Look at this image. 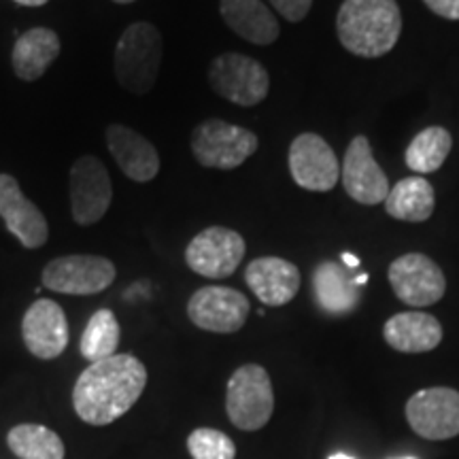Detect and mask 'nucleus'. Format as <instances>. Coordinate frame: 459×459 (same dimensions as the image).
<instances>
[{"instance_id":"nucleus-1","label":"nucleus","mask_w":459,"mask_h":459,"mask_svg":"<svg viewBox=\"0 0 459 459\" xmlns=\"http://www.w3.org/2000/svg\"><path fill=\"white\" fill-rule=\"evenodd\" d=\"M147 385V368L132 353H115L94 361L79 375L73 406L90 426H108L126 415Z\"/></svg>"},{"instance_id":"nucleus-2","label":"nucleus","mask_w":459,"mask_h":459,"mask_svg":"<svg viewBox=\"0 0 459 459\" xmlns=\"http://www.w3.org/2000/svg\"><path fill=\"white\" fill-rule=\"evenodd\" d=\"M338 41L359 57L389 54L402 34V13L395 0H344L336 15Z\"/></svg>"},{"instance_id":"nucleus-3","label":"nucleus","mask_w":459,"mask_h":459,"mask_svg":"<svg viewBox=\"0 0 459 459\" xmlns=\"http://www.w3.org/2000/svg\"><path fill=\"white\" fill-rule=\"evenodd\" d=\"M162 34L153 24L136 22L119 37L115 48V77L126 91L145 96L158 82L162 66Z\"/></svg>"},{"instance_id":"nucleus-4","label":"nucleus","mask_w":459,"mask_h":459,"mask_svg":"<svg viewBox=\"0 0 459 459\" xmlns=\"http://www.w3.org/2000/svg\"><path fill=\"white\" fill-rule=\"evenodd\" d=\"M230 421L245 432H255L271 421L274 392L268 372L257 364H245L230 377L226 394Z\"/></svg>"},{"instance_id":"nucleus-5","label":"nucleus","mask_w":459,"mask_h":459,"mask_svg":"<svg viewBox=\"0 0 459 459\" xmlns=\"http://www.w3.org/2000/svg\"><path fill=\"white\" fill-rule=\"evenodd\" d=\"M255 132L228 124L223 119H206L192 134V153L204 169L232 170L245 164L257 152Z\"/></svg>"},{"instance_id":"nucleus-6","label":"nucleus","mask_w":459,"mask_h":459,"mask_svg":"<svg viewBox=\"0 0 459 459\" xmlns=\"http://www.w3.org/2000/svg\"><path fill=\"white\" fill-rule=\"evenodd\" d=\"M209 83L217 96L238 107H255L271 91V74L262 62L243 54H221L209 68Z\"/></svg>"},{"instance_id":"nucleus-7","label":"nucleus","mask_w":459,"mask_h":459,"mask_svg":"<svg viewBox=\"0 0 459 459\" xmlns=\"http://www.w3.org/2000/svg\"><path fill=\"white\" fill-rule=\"evenodd\" d=\"M245 251V238L237 230L211 226L189 240L186 262L200 277L226 279L240 266Z\"/></svg>"},{"instance_id":"nucleus-8","label":"nucleus","mask_w":459,"mask_h":459,"mask_svg":"<svg viewBox=\"0 0 459 459\" xmlns=\"http://www.w3.org/2000/svg\"><path fill=\"white\" fill-rule=\"evenodd\" d=\"M115 274V264L102 255H65L45 266L43 285L57 294L91 296L105 291Z\"/></svg>"},{"instance_id":"nucleus-9","label":"nucleus","mask_w":459,"mask_h":459,"mask_svg":"<svg viewBox=\"0 0 459 459\" xmlns=\"http://www.w3.org/2000/svg\"><path fill=\"white\" fill-rule=\"evenodd\" d=\"M71 213L79 226H91L107 215L113 200V186L107 166L94 156H83L73 164L68 177Z\"/></svg>"},{"instance_id":"nucleus-10","label":"nucleus","mask_w":459,"mask_h":459,"mask_svg":"<svg viewBox=\"0 0 459 459\" xmlns=\"http://www.w3.org/2000/svg\"><path fill=\"white\" fill-rule=\"evenodd\" d=\"M287 162L296 186L308 192H330L341 177V164L334 149L315 132H302L291 141Z\"/></svg>"},{"instance_id":"nucleus-11","label":"nucleus","mask_w":459,"mask_h":459,"mask_svg":"<svg viewBox=\"0 0 459 459\" xmlns=\"http://www.w3.org/2000/svg\"><path fill=\"white\" fill-rule=\"evenodd\" d=\"M394 294L409 307H429L443 300L446 279L440 266L423 254H404L395 257L387 271Z\"/></svg>"},{"instance_id":"nucleus-12","label":"nucleus","mask_w":459,"mask_h":459,"mask_svg":"<svg viewBox=\"0 0 459 459\" xmlns=\"http://www.w3.org/2000/svg\"><path fill=\"white\" fill-rule=\"evenodd\" d=\"M251 304L238 290L209 285L198 290L187 302V317L200 330L232 334L245 325Z\"/></svg>"},{"instance_id":"nucleus-13","label":"nucleus","mask_w":459,"mask_h":459,"mask_svg":"<svg viewBox=\"0 0 459 459\" xmlns=\"http://www.w3.org/2000/svg\"><path fill=\"white\" fill-rule=\"evenodd\" d=\"M411 428L428 440H449L459 434V392L428 387L406 402Z\"/></svg>"},{"instance_id":"nucleus-14","label":"nucleus","mask_w":459,"mask_h":459,"mask_svg":"<svg viewBox=\"0 0 459 459\" xmlns=\"http://www.w3.org/2000/svg\"><path fill=\"white\" fill-rule=\"evenodd\" d=\"M342 187L355 203L375 206L385 203L389 194L387 175L372 156L370 141L364 134H358L349 143L342 160Z\"/></svg>"},{"instance_id":"nucleus-15","label":"nucleus","mask_w":459,"mask_h":459,"mask_svg":"<svg viewBox=\"0 0 459 459\" xmlns=\"http://www.w3.org/2000/svg\"><path fill=\"white\" fill-rule=\"evenodd\" d=\"M0 217L13 237L26 249H39L48 243L49 226L39 206L22 192L15 177L0 175Z\"/></svg>"},{"instance_id":"nucleus-16","label":"nucleus","mask_w":459,"mask_h":459,"mask_svg":"<svg viewBox=\"0 0 459 459\" xmlns=\"http://www.w3.org/2000/svg\"><path fill=\"white\" fill-rule=\"evenodd\" d=\"M26 349L39 359H56L68 344V324L62 307L48 298L30 304L22 321Z\"/></svg>"},{"instance_id":"nucleus-17","label":"nucleus","mask_w":459,"mask_h":459,"mask_svg":"<svg viewBox=\"0 0 459 459\" xmlns=\"http://www.w3.org/2000/svg\"><path fill=\"white\" fill-rule=\"evenodd\" d=\"M245 281L257 300L266 307H283L291 302L300 290L302 277L296 264L283 257H257L247 266Z\"/></svg>"},{"instance_id":"nucleus-18","label":"nucleus","mask_w":459,"mask_h":459,"mask_svg":"<svg viewBox=\"0 0 459 459\" xmlns=\"http://www.w3.org/2000/svg\"><path fill=\"white\" fill-rule=\"evenodd\" d=\"M107 145L113 160L128 179L136 183L156 179L160 172V156L156 147L139 132L122 124L108 126Z\"/></svg>"},{"instance_id":"nucleus-19","label":"nucleus","mask_w":459,"mask_h":459,"mask_svg":"<svg viewBox=\"0 0 459 459\" xmlns=\"http://www.w3.org/2000/svg\"><path fill=\"white\" fill-rule=\"evenodd\" d=\"M383 336L400 353H428L443 342V325L429 313L406 311L385 321Z\"/></svg>"},{"instance_id":"nucleus-20","label":"nucleus","mask_w":459,"mask_h":459,"mask_svg":"<svg viewBox=\"0 0 459 459\" xmlns=\"http://www.w3.org/2000/svg\"><path fill=\"white\" fill-rule=\"evenodd\" d=\"M315 300L328 315H349L359 304V285L344 264L321 262L313 273Z\"/></svg>"},{"instance_id":"nucleus-21","label":"nucleus","mask_w":459,"mask_h":459,"mask_svg":"<svg viewBox=\"0 0 459 459\" xmlns=\"http://www.w3.org/2000/svg\"><path fill=\"white\" fill-rule=\"evenodd\" d=\"M221 17L238 37L254 45H271L281 28L273 11L262 0H221Z\"/></svg>"},{"instance_id":"nucleus-22","label":"nucleus","mask_w":459,"mask_h":459,"mask_svg":"<svg viewBox=\"0 0 459 459\" xmlns=\"http://www.w3.org/2000/svg\"><path fill=\"white\" fill-rule=\"evenodd\" d=\"M60 37L49 28H32L13 48V71L22 82H37L60 54Z\"/></svg>"},{"instance_id":"nucleus-23","label":"nucleus","mask_w":459,"mask_h":459,"mask_svg":"<svg viewBox=\"0 0 459 459\" xmlns=\"http://www.w3.org/2000/svg\"><path fill=\"white\" fill-rule=\"evenodd\" d=\"M436 194L432 183L426 177H409L389 189L385 198V211L394 220L421 223L434 213Z\"/></svg>"},{"instance_id":"nucleus-24","label":"nucleus","mask_w":459,"mask_h":459,"mask_svg":"<svg viewBox=\"0 0 459 459\" xmlns=\"http://www.w3.org/2000/svg\"><path fill=\"white\" fill-rule=\"evenodd\" d=\"M453 147V136L443 126H429L415 134V139L406 147L404 160L406 166L417 175H429L436 172L449 158Z\"/></svg>"},{"instance_id":"nucleus-25","label":"nucleus","mask_w":459,"mask_h":459,"mask_svg":"<svg viewBox=\"0 0 459 459\" xmlns=\"http://www.w3.org/2000/svg\"><path fill=\"white\" fill-rule=\"evenodd\" d=\"M7 443L9 449L22 459H65V443L60 436L37 423L15 426L7 436Z\"/></svg>"},{"instance_id":"nucleus-26","label":"nucleus","mask_w":459,"mask_h":459,"mask_svg":"<svg viewBox=\"0 0 459 459\" xmlns=\"http://www.w3.org/2000/svg\"><path fill=\"white\" fill-rule=\"evenodd\" d=\"M119 344V324L113 311L100 308L91 315L88 325L82 334V355L88 361H100L117 353Z\"/></svg>"},{"instance_id":"nucleus-27","label":"nucleus","mask_w":459,"mask_h":459,"mask_svg":"<svg viewBox=\"0 0 459 459\" xmlns=\"http://www.w3.org/2000/svg\"><path fill=\"white\" fill-rule=\"evenodd\" d=\"M187 449L194 459H234L237 457V446H234L230 436L220 429L200 428L194 429L187 438Z\"/></svg>"},{"instance_id":"nucleus-28","label":"nucleus","mask_w":459,"mask_h":459,"mask_svg":"<svg viewBox=\"0 0 459 459\" xmlns=\"http://www.w3.org/2000/svg\"><path fill=\"white\" fill-rule=\"evenodd\" d=\"M271 3L290 22H302L313 7V0H271Z\"/></svg>"},{"instance_id":"nucleus-29","label":"nucleus","mask_w":459,"mask_h":459,"mask_svg":"<svg viewBox=\"0 0 459 459\" xmlns=\"http://www.w3.org/2000/svg\"><path fill=\"white\" fill-rule=\"evenodd\" d=\"M423 3L445 20H459V0H423Z\"/></svg>"},{"instance_id":"nucleus-30","label":"nucleus","mask_w":459,"mask_h":459,"mask_svg":"<svg viewBox=\"0 0 459 459\" xmlns=\"http://www.w3.org/2000/svg\"><path fill=\"white\" fill-rule=\"evenodd\" d=\"M342 262L347 268H359V257H355L351 254H342Z\"/></svg>"},{"instance_id":"nucleus-31","label":"nucleus","mask_w":459,"mask_h":459,"mask_svg":"<svg viewBox=\"0 0 459 459\" xmlns=\"http://www.w3.org/2000/svg\"><path fill=\"white\" fill-rule=\"evenodd\" d=\"M15 3L22 4V7H43L49 0H15Z\"/></svg>"},{"instance_id":"nucleus-32","label":"nucleus","mask_w":459,"mask_h":459,"mask_svg":"<svg viewBox=\"0 0 459 459\" xmlns=\"http://www.w3.org/2000/svg\"><path fill=\"white\" fill-rule=\"evenodd\" d=\"M366 281H368V274H366V273H364V274H359V277H355V283H358L359 287H361V285H364V283H366Z\"/></svg>"},{"instance_id":"nucleus-33","label":"nucleus","mask_w":459,"mask_h":459,"mask_svg":"<svg viewBox=\"0 0 459 459\" xmlns=\"http://www.w3.org/2000/svg\"><path fill=\"white\" fill-rule=\"evenodd\" d=\"M328 459H353V457H349V455H344V453H334V455H330Z\"/></svg>"},{"instance_id":"nucleus-34","label":"nucleus","mask_w":459,"mask_h":459,"mask_svg":"<svg viewBox=\"0 0 459 459\" xmlns=\"http://www.w3.org/2000/svg\"><path fill=\"white\" fill-rule=\"evenodd\" d=\"M113 3H119V4H128V3H134V0H113Z\"/></svg>"},{"instance_id":"nucleus-35","label":"nucleus","mask_w":459,"mask_h":459,"mask_svg":"<svg viewBox=\"0 0 459 459\" xmlns=\"http://www.w3.org/2000/svg\"><path fill=\"white\" fill-rule=\"evenodd\" d=\"M400 459H415V457H400Z\"/></svg>"}]
</instances>
